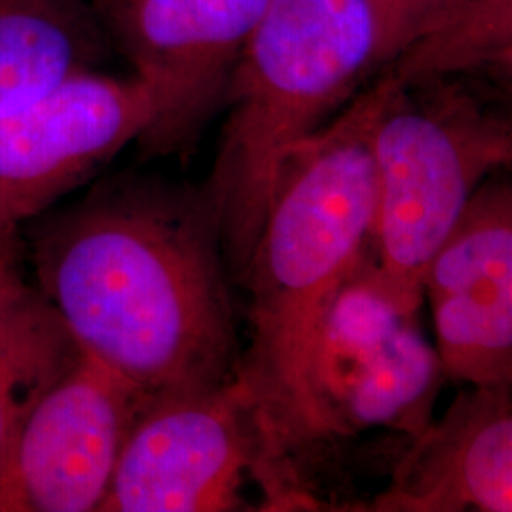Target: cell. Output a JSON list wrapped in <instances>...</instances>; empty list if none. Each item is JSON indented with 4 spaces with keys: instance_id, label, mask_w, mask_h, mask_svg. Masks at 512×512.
I'll return each instance as SVG.
<instances>
[{
    "instance_id": "6da1fadb",
    "label": "cell",
    "mask_w": 512,
    "mask_h": 512,
    "mask_svg": "<svg viewBox=\"0 0 512 512\" xmlns=\"http://www.w3.org/2000/svg\"><path fill=\"white\" fill-rule=\"evenodd\" d=\"M31 249L35 283L78 349L150 399L238 378L220 213L203 186L99 184Z\"/></svg>"
},
{
    "instance_id": "7a4b0ae2",
    "label": "cell",
    "mask_w": 512,
    "mask_h": 512,
    "mask_svg": "<svg viewBox=\"0 0 512 512\" xmlns=\"http://www.w3.org/2000/svg\"><path fill=\"white\" fill-rule=\"evenodd\" d=\"M385 92L382 76L336 120L291 148L277 169L255 247L238 277L251 296L253 330L239 376L260 420L291 384L332 294L374 251L372 135Z\"/></svg>"
},
{
    "instance_id": "3957f363",
    "label": "cell",
    "mask_w": 512,
    "mask_h": 512,
    "mask_svg": "<svg viewBox=\"0 0 512 512\" xmlns=\"http://www.w3.org/2000/svg\"><path fill=\"white\" fill-rule=\"evenodd\" d=\"M420 306L385 281L374 251L332 294L291 384L260 420L262 511H311L304 467L325 448L376 431L412 439L433 420L444 372Z\"/></svg>"
},
{
    "instance_id": "277c9868",
    "label": "cell",
    "mask_w": 512,
    "mask_h": 512,
    "mask_svg": "<svg viewBox=\"0 0 512 512\" xmlns=\"http://www.w3.org/2000/svg\"><path fill=\"white\" fill-rule=\"evenodd\" d=\"M380 67L368 0L266 2L226 93L219 154L202 184L219 209L230 277L251 256L287 152Z\"/></svg>"
},
{
    "instance_id": "5b68a950",
    "label": "cell",
    "mask_w": 512,
    "mask_h": 512,
    "mask_svg": "<svg viewBox=\"0 0 512 512\" xmlns=\"http://www.w3.org/2000/svg\"><path fill=\"white\" fill-rule=\"evenodd\" d=\"M387 84L374 124V258L385 281L421 302V275L478 186L512 160L511 120L452 78Z\"/></svg>"
},
{
    "instance_id": "8992f818",
    "label": "cell",
    "mask_w": 512,
    "mask_h": 512,
    "mask_svg": "<svg viewBox=\"0 0 512 512\" xmlns=\"http://www.w3.org/2000/svg\"><path fill=\"white\" fill-rule=\"evenodd\" d=\"M264 469V437L249 387L150 399L129 433L99 512H226Z\"/></svg>"
},
{
    "instance_id": "52a82bcc",
    "label": "cell",
    "mask_w": 512,
    "mask_h": 512,
    "mask_svg": "<svg viewBox=\"0 0 512 512\" xmlns=\"http://www.w3.org/2000/svg\"><path fill=\"white\" fill-rule=\"evenodd\" d=\"M268 0H120L101 12L154 118L137 141L147 156L194 152L224 109L243 50Z\"/></svg>"
},
{
    "instance_id": "ba28073f",
    "label": "cell",
    "mask_w": 512,
    "mask_h": 512,
    "mask_svg": "<svg viewBox=\"0 0 512 512\" xmlns=\"http://www.w3.org/2000/svg\"><path fill=\"white\" fill-rule=\"evenodd\" d=\"M148 403L82 353L29 410L0 459V512H99Z\"/></svg>"
},
{
    "instance_id": "9c48e42d",
    "label": "cell",
    "mask_w": 512,
    "mask_h": 512,
    "mask_svg": "<svg viewBox=\"0 0 512 512\" xmlns=\"http://www.w3.org/2000/svg\"><path fill=\"white\" fill-rule=\"evenodd\" d=\"M152 118V97L135 74L99 71L0 114V234H19L88 183Z\"/></svg>"
},
{
    "instance_id": "30bf717a",
    "label": "cell",
    "mask_w": 512,
    "mask_h": 512,
    "mask_svg": "<svg viewBox=\"0 0 512 512\" xmlns=\"http://www.w3.org/2000/svg\"><path fill=\"white\" fill-rule=\"evenodd\" d=\"M421 294L433 311L446 378L512 387V188L484 181L429 258Z\"/></svg>"
},
{
    "instance_id": "8fae6325",
    "label": "cell",
    "mask_w": 512,
    "mask_h": 512,
    "mask_svg": "<svg viewBox=\"0 0 512 512\" xmlns=\"http://www.w3.org/2000/svg\"><path fill=\"white\" fill-rule=\"evenodd\" d=\"M406 442L365 511H512L511 387L469 385Z\"/></svg>"
},
{
    "instance_id": "7c38bea8",
    "label": "cell",
    "mask_w": 512,
    "mask_h": 512,
    "mask_svg": "<svg viewBox=\"0 0 512 512\" xmlns=\"http://www.w3.org/2000/svg\"><path fill=\"white\" fill-rule=\"evenodd\" d=\"M18 236L0 234V459L29 410L82 355L27 279Z\"/></svg>"
},
{
    "instance_id": "4fadbf2b",
    "label": "cell",
    "mask_w": 512,
    "mask_h": 512,
    "mask_svg": "<svg viewBox=\"0 0 512 512\" xmlns=\"http://www.w3.org/2000/svg\"><path fill=\"white\" fill-rule=\"evenodd\" d=\"M101 23L92 0H0V114L97 71Z\"/></svg>"
},
{
    "instance_id": "5bb4252c",
    "label": "cell",
    "mask_w": 512,
    "mask_h": 512,
    "mask_svg": "<svg viewBox=\"0 0 512 512\" xmlns=\"http://www.w3.org/2000/svg\"><path fill=\"white\" fill-rule=\"evenodd\" d=\"M512 0H454L385 65L399 86L467 74H511Z\"/></svg>"
},
{
    "instance_id": "9a60e30c",
    "label": "cell",
    "mask_w": 512,
    "mask_h": 512,
    "mask_svg": "<svg viewBox=\"0 0 512 512\" xmlns=\"http://www.w3.org/2000/svg\"><path fill=\"white\" fill-rule=\"evenodd\" d=\"M378 27V54L382 67L420 35L435 19L433 0H368Z\"/></svg>"
},
{
    "instance_id": "2e32d148",
    "label": "cell",
    "mask_w": 512,
    "mask_h": 512,
    "mask_svg": "<svg viewBox=\"0 0 512 512\" xmlns=\"http://www.w3.org/2000/svg\"><path fill=\"white\" fill-rule=\"evenodd\" d=\"M116 2H120V0H92V4L97 8V12H99V14H101L103 10L110 8L112 4H116Z\"/></svg>"
},
{
    "instance_id": "e0dca14e",
    "label": "cell",
    "mask_w": 512,
    "mask_h": 512,
    "mask_svg": "<svg viewBox=\"0 0 512 512\" xmlns=\"http://www.w3.org/2000/svg\"><path fill=\"white\" fill-rule=\"evenodd\" d=\"M454 0H433V4H435V10H437V16H439L440 12L446 8V6H450ZM435 16V18H437Z\"/></svg>"
}]
</instances>
